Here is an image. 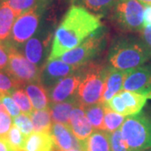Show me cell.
I'll return each mask as SVG.
<instances>
[{
	"instance_id": "obj_1",
	"label": "cell",
	"mask_w": 151,
	"mask_h": 151,
	"mask_svg": "<svg viewBox=\"0 0 151 151\" xmlns=\"http://www.w3.org/2000/svg\"><path fill=\"white\" fill-rule=\"evenodd\" d=\"M102 27L100 19L85 8L72 5L56 29L48 60L58 59Z\"/></svg>"
},
{
	"instance_id": "obj_2",
	"label": "cell",
	"mask_w": 151,
	"mask_h": 151,
	"mask_svg": "<svg viewBox=\"0 0 151 151\" xmlns=\"http://www.w3.org/2000/svg\"><path fill=\"white\" fill-rule=\"evenodd\" d=\"M150 57L151 52L145 44L133 38L117 40L108 53V61L111 65L124 71L143 65Z\"/></svg>"
},
{
	"instance_id": "obj_3",
	"label": "cell",
	"mask_w": 151,
	"mask_h": 151,
	"mask_svg": "<svg viewBox=\"0 0 151 151\" xmlns=\"http://www.w3.org/2000/svg\"><path fill=\"white\" fill-rule=\"evenodd\" d=\"M80 67L81 79L76 92L79 104L83 108L101 103L107 69L99 64L88 63Z\"/></svg>"
},
{
	"instance_id": "obj_4",
	"label": "cell",
	"mask_w": 151,
	"mask_h": 151,
	"mask_svg": "<svg viewBox=\"0 0 151 151\" xmlns=\"http://www.w3.org/2000/svg\"><path fill=\"white\" fill-rule=\"evenodd\" d=\"M107 30L104 28H99L78 46L65 52L58 59L77 67L83 66L91 63L103 51L107 45Z\"/></svg>"
},
{
	"instance_id": "obj_5",
	"label": "cell",
	"mask_w": 151,
	"mask_h": 151,
	"mask_svg": "<svg viewBox=\"0 0 151 151\" xmlns=\"http://www.w3.org/2000/svg\"><path fill=\"white\" fill-rule=\"evenodd\" d=\"M120 131L130 151H144L151 148V121L144 113L129 116Z\"/></svg>"
},
{
	"instance_id": "obj_6",
	"label": "cell",
	"mask_w": 151,
	"mask_h": 151,
	"mask_svg": "<svg viewBox=\"0 0 151 151\" xmlns=\"http://www.w3.org/2000/svg\"><path fill=\"white\" fill-rule=\"evenodd\" d=\"M113 8V18L120 29L127 32H140L145 26V6L136 0H118Z\"/></svg>"
},
{
	"instance_id": "obj_7",
	"label": "cell",
	"mask_w": 151,
	"mask_h": 151,
	"mask_svg": "<svg viewBox=\"0 0 151 151\" xmlns=\"http://www.w3.org/2000/svg\"><path fill=\"white\" fill-rule=\"evenodd\" d=\"M6 71L19 86L40 81V70L25 58L12 44L9 45V59Z\"/></svg>"
},
{
	"instance_id": "obj_8",
	"label": "cell",
	"mask_w": 151,
	"mask_h": 151,
	"mask_svg": "<svg viewBox=\"0 0 151 151\" xmlns=\"http://www.w3.org/2000/svg\"><path fill=\"white\" fill-rule=\"evenodd\" d=\"M47 6L48 4H42L17 18L11 31V40L14 43L21 45L31 39L37 31L40 19Z\"/></svg>"
},
{
	"instance_id": "obj_9",
	"label": "cell",
	"mask_w": 151,
	"mask_h": 151,
	"mask_svg": "<svg viewBox=\"0 0 151 151\" xmlns=\"http://www.w3.org/2000/svg\"><path fill=\"white\" fill-rule=\"evenodd\" d=\"M149 98L139 92L122 91L116 94L104 105L124 116H131L140 113Z\"/></svg>"
},
{
	"instance_id": "obj_10",
	"label": "cell",
	"mask_w": 151,
	"mask_h": 151,
	"mask_svg": "<svg viewBox=\"0 0 151 151\" xmlns=\"http://www.w3.org/2000/svg\"><path fill=\"white\" fill-rule=\"evenodd\" d=\"M80 67L67 64L60 59L48 60L40 70V82L50 90L65 77L73 74Z\"/></svg>"
},
{
	"instance_id": "obj_11",
	"label": "cell",
	"mask_w": 151,
	"mask_h": 151,
	"mask_svg": "<svg viewBox=\"0 0 151 151\" xmlns=\"http://www.w3.org/2000/svg\"><path fill=\"white\" fill-rule=\"evenodd\" d=\"M123 89L142 93L151 98V65H143L129 70L124 79Z\"/></svg>"
},
{
	"instance_id": "obj_12",
	"label": "cell",
	"mask_w": 151,
	"mask_h": 151,
	"mask_svg": "<svg viewBox=\"0 0 151 151\" xmlns=\"http://www.w3.org/2000/svg\"><path fill=\"white\" fill-rule=\"evenodd\" d=\"M81 79L80 68L73 74L68 76L55 84L49 90V97L50 103L64 102L71 97L76 95V90Z\"/></svg>"
},
{
	"instance_id": "obj_13",
	"label": "cell",
	"mask_w": 151,
	"mask_h": 151,
	"mask_svg": "<svg viewBox=\"0 0 151 151\" xmlns=\"http://www.w3.org/2000/svg\"><path fill=\"white\" fill-rule=\"evenodd\" d=\"M50 134L53 138L57 150H82V142L76 137L68 125L60 123H54L51 127Z\"/></svg>"
},
{
	"instance_id": "obj_14",
	"label": "cell",
	"mask_w": 151,
	"mask_h": 151,
	"mask_svg": "<svg viewBox=\"0 0 151 151\" xmlns=\"http://www.w3.org/2000/svg\"><path fill=\"white\" fill-rule=\"evenodd\" d=\"M68 126L81 142H84L93 132V127L86 118L84 108L79 103L71 111Z\"/></svg>"
},
{
	"instance_id": "obj_15",
	"label": "cell",
	"mask_w": 151,
	"mask_h": 151,
	"mask_svg": "<svg viewBox=\"0 0 151 151\" xmlns=\"http://www.w3.org/2000/svg\"><path fill=\"white\" fill-rule=\"evenodd\" d=\"M128 71L118 70L112 67L107 69V74L105 78L104 91L101 103L105 104L110 99H112L116 94H118L123 89L124 81Z\"/></svg>"
},
{
	"instance_id": "obj_16",
	"label": "cell",
	"mask_w": 151,
	"mask_h": 151,
	"mask_svg": "<svg viewBox=\"0 0 151 151\" xmlns=\"http://www.w3.org/2000/svg\"><path fill=\"white\" fill-rule=\"evenodd\" d=\"M25 92L35 110L50 108L49 92L40 81H35L24 86Z\"/></svg>"
},
{
	"instance_id": "obj_17",
	"label": "cell",
	"mask_w": 151,
	"mask_h": 151,
	"mask_svg": "<svg viewBox=\"0 0 151 151\" xmlns=\"http://www.w3.org/2000/svg\"><path fill=\"white\" fill-rule=\"evenodd\" d=\"M24 151H57V148L50 134L35 132L26 138Z\"/></svg>"
},
{
	"instance_id": "obj_18",
	"label": "cell",
	"mask_w": 151,
	"mask_h": 151,
	"mask_svg": "<svg viewBox=\"0 0 151 151\" xmlns=\"http://www.w3.org/2000/svg\"><path fill=\"white\" fill-rule=\"evenodd\" d=\"M76 95L64 102L50 104V112L51 119L54 123L69 125L70 116L72 109L78 104Z\"/></svg>"
},
{
	"instance_id": "obj_19",
	"label": "cell",
	"mask_w": 151,
	"mask_h": 151,
	"mask_svg": "<svg viewBox=\"0 0 151 151\" xmlns=\"http://www.w3.org/2000/svg\"><path fill=\"white\" fill-rule=\"evenodd\" d=\"M49 40L40 38H31L28 40L24 49V55L31 63L40 65L42 63Z\"/></svg>"
},
{
	"instance_id": "obj_20",
	"label": "cell",
	"mask_w": 151,
	"mask_h": 151,
	"mask_svg": "<svg viewBox=\"0 0 151 151\" xmlns=\"http://www.w3.org/2000/svg\"><path fill=\"white\" fill-rule=\"evenodd\" d=\"M18 17L19 14L7 4L4 2L0 4V41H4L9 37Z\"/></svg>"
},
{
	"instance_id": "obj_21",
	"label": "cell",
	"mask_w": 151,
	"mask_h": 151,
	"mask_svg": "<svg viewBox=\"0 0 151 151\" xmlns=\"http://www.w3.org/2000/svg\"><path fill=\"white\" fill-rule=\"evenodd\" d=\"M83 151H112L108 133L103 130L93 131L84 142H82Z\"/></svg>"
},
{
	"instance_id": "obj_22",
	"label": "cell",
	"mask_w": 151,
	"mask_h": 151,
	"mask_svg": "<svg viewBox=\"0 0 151 151\" xmlns=\"http://www.w3.org/2000/svg\"><path fill=\"white\" fill-rule=\"evenodd\" d=\"M33 124L34 131L37 133H49L52 127L50 108L42 110H35L29 114Z\"/></svg>"
},
{
	"instance_id": "obj_23",
	"label": "cell",
	"mask_w": 151,
	"mask_h": 151,
	"mask_svg": "<svg viewBox=\"0 0 151 151\" xmlns=\"http://www.w3.org/2000/svg\"><path fill=\"white\" fill-rule=\"evenodd\" d=\"M84 110L86 118L92 127L97 130H103L105 105L102 103H98L84 108Z\"/></svg>"
},
{
	"instance_id": "obj_24",
	"label": "cell",
	"mask_w": 151,
	"mask_h": 151,
	"mask_svg": "<svg viewBox=\"0 0 151 151\" xmlns=\"http://www.w3.org/2000/svg\"><path fill=\"white\" fill-rule=\"evenodd\" d=\"M19 14V16L42 4H49L51 0H3Z\"/></svg>"
},
{
	"instance_id": "obj_25",
	"label": "cell",
	"mask_w": 151,
	"mask_h": 151,
	"mask_svg": "<svg viewBox=\"0 0 151 151\" xmlns=\"http://www.w3.org/2000/svg\"><path fill=\"white\" fill-rule=\"evenodd\" d=\"M124 120H125V116L115 113L114 111L105 106L103 131H105L107 133H113L119 129L122 126Z\"/></svg>"
},
{
	"instance_id": "obj_26",
	"label": "cell",
	"mask_w": 151,
	"mask_h": 151,
	"mask_svg": "<svg viewBox=\"0 0 151 151\" xmlns=\"http://www.w3.org/2000/svg\"><path fill=\"white\" fill-rule=\"evenodd\" d=\"M118 0H81L88 10L96 14H103L113 9Z\"/></svg>"
},
{
	"instance_id": "obj_27",
	"label": "cell",
	"mask_w": 151,
	"mask_h": 151,
	"mask_svg": "<svg viewBox=\"0 0 151 151\" xmlns=\"http://www.w3.org/2000/svg\"><path fill=\"white\" fill-rule=\"evenodd\" d=\"M26 138L27 137L15 125H12L5 139L16 151H24Z\"/></svg>"
},
{
	"instance_id": "obj_28",
	"label": "cell",
	"mask_w": 151,
	"mask_h": 151,
	"mask_svg": "<svg viewBox=\"0 0 151 151\" xmlns=\"http://www.w3.org/2000/svg\"><path fill=\"white\" fill-rule=\"evenodd\" d=\"M11 97L17 103L23 113L29 115L33 112L32 103L28 97L26 92L22 88H17L11 93Z\"/></svg>"
},
{
	"instance_id": "obj_29",
	"label": "cell",
	"mask_w": 151,
	"mask_h": 151,
	"mask_svg": "<svg viewBox=\"0 0 151 151\" xmlns=\"http://www.w3.org/2000/svg\"><path fill=\"white\" fill-rule=\"evenodd\" d=\"M19 87V85L7 71L0 70V95L9 94Z\"/></svg>"
},
{
	"instance_id": "obj_30",
	"label": "cell",
	"mask_w": 151,
	"mask_h": 151,
	"mask_svg": "<svg viewBox=\"0 0 151 151\" xmlns=\"http://www.w3.org/2000/svg\"><path fill=\"white\" fill-rule=\"evenodd\" d=\"M14 125H15L26 137L30 135L34 131L33 124L29 115L22 113L14 118Z\"/></svg>"
},
{
	"instance_id": "obj_31",
	"label": "cell",
	"mask_w": 151,
	"mask_h": 151,
	"mask_svg": "<svg viewBox=\"0 0 151 151\" xmlns=\"http://www.w3.org/2000/svg\"><path fill=\"white\" fill-rule=\"evenodd\" d=\"M108 136L112 151H130L129 146L127 145L122 136L120 129L116 130L113 133H108Z\"/></svg>"
},
{
	"instance_id": "obj_32",
	"label": "cell",
	"mask_w": 151,
	"mask_h": 151,
	"mask_svg": "<svg viewBox=\"0 0 151 151\" xmlns=\"http://www.w3.org/2000/svg\"><path fill=\"white\" fill-rule=\"evenodd\" d=\"M0 100L3 103V105L4 106L7 113H9L11 117L15 118L18 115L20 114L21 111L19 108V106L17 105V103L13 99V97H11V95H9V94L3 95L0 98Z\"/></svg>"
},
{
	"instance_id": "obj_33",
	"label": "cell",
	"mask_w": 151,
	"mask_h": 151,
	"mask_svg": "<svg viewBox=\"0 0 151 151\" xmlns=\"http://www.w3.org/2000/svg\"><path fill=\"white\" fill-rule=\"evenodd\" d=\"M12 127L11 116L7 112H0V138L5 139Z\"/></svg>"
},
{
	"instance_id": "obj_34",
	"label": "cell",
	"mask_w": 151,
	"mask_h": 151,
	"mask_svg": "<svg viewBox=\"0 0 151 151\" xmlns=\"http://www.w3.org/2000/svg\"><path fill=\"white\" fill-rule=\"evenodd\" d=\"M9 43H2L0 41V70L6 69L9 59Z\"/></svg>"
},
{
	"instance_id": "obj_35",
	"label": "cell",
	"mask_w": 151,
	"mask_h": 151,
	"mask_svg": "<svg viewBox=\"0 0 151 151\" xmlns=\"http://www.w3.org/2000/svg\"><path fill=\"white\" fill-rule=\"evenodd\" d=\"M140 33L143 42L151 52V24L145 25Z\"/></svg>"
},
{
	"instance_id": "obj_36",
	"label": "cell",
	"mask_w": 151,
	"mask_h": 151,
	"mask_svg": "<svg viewBox=\"0 0 151 151\" xmlns=\"http://www.w3.org/2000/svg\"><path fill=\"white\" fill-rule=\"evenodd\" d=\"M151 24V5L145 7L144 12V25Z\"/></svg>"
},
{
	"instance_id": "obj_37",
	"label": "cell",
	"mask_w": 151,
	"mask_h": 151,
	"mask_svg": "<svg viewBox=\"0 0 151 151\" xmlns=\"http://www.w3.org/2000/svg\"><path fill=\"white\" fill-rule=\"evenodd\" d=\"M0 151H16L5 139L0 138Z\"/></svg>"
},
{
	"instance_id": "obj_38",
	"label": "cell",
	"mask_w": 151,
	"mask_h": 151,
	"mask_svg": "<svg viewBox=\"0 0 151 151\" xmlns=\"http://www.w3.org/2000/svg\"><path fill=\"white\" fill-rule=\"evenodd\" d=\"M139 3H140L142 5L144 6H149L151 5V0H136Z\"/></svg>"
},
{
	"instance_id": "obj_39",
	"label": "cell",
	"mask_w": 151,
	"mask_h": 151,
	"mask_svg": "<svg viewBox=\"0 0 151 151\" xmlns=\"http://www.w3.org/2000/svg\"><path fill=\"white\" fill-rule=\"evenodd\" d=\"M0 112H7L4 106L3 105V103L1 102V100H0Z\"/></svg>"
},
{
	"instance_id": "obj_40",
	"label": "cell",
	"mask_w": 151,
	"mask_h": 151,
	"mask_svg": "<svg viewBox=\"0 0 151 151\" xmlns=\"http://www.w3.org/2000/svg\"><path fill=\"white\" fill-rule=\"evenodd\" d=\"M57 151H83V150H57Z\"/></svg>"
},
{
	"instance_id": "obj_41",
	"label": "cell",
	"mask_w": 151,
	"mask_h": 151,
	"mask_svg": "<svg viewBox=\"0 0 151 151\" xmlns=\"http://www.w3.org/2000/svg\"><path fill=\"white\" fill-rule=\"evenodd\" d=\"M144 151H151V148L150 149H148V150H144Z\"/></svg>"
},
{
	"instance_id": "obj_42",
	"label": "cell",
	"mask_w": 151,
	"mask_h": 151,
	"mask_svg": "<svg viewBox=\"0 0 151 151\" xmlns=\"http://www.w3.org/2000/svg\"><path fill=\"white\" fill-rule=\"evenodd\" d=\"M1 97H2V96H1V95H0V98H1Z\"/></svg>"
},
{
	"instance_id": "obj_43",
	"label": "cell",
	"mask_w": 151,
	"mask_h": 151,
	"mask_svg": "<svg viewBox=\"0 0 151 151\" xmlns=\"http://www.w3.org/2000/svg\"><path fill=\"white\" fill-rule=\"evenodd\" d=\"M1 1H3V0H1Z\"/></svg>"
}]
</instances>
